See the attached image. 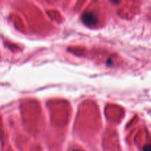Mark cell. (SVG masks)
Wrapping results in <instances>:
<instances>
[{"mask_svg": "<svg viewBox=\"0 0 151 151\" xmlns=\"http://www.w3.org/2000/svg\"><path fill=\"white\" fill-rule=\"evenodd\" d=\"M143 151H151V145L145 146L144 149H143Z\"/></svg>", "mask_w": 151, "mask_h": 151, "instance_id": "obj_2", "label": "cell"}, {"mask_svg": "<svg viewBox=\"0 0 151 151\" xmlns=\"http://www.w3.org/2000/svg\"><path fill=\"white\" fill-rule=\"evenodd\" d=\"M83 20L84 23L88 25H94L97 24V19L93 13H86L83 16Z\"/></svg>", "mask_w": 151, "mask_h": 151, "instance_id": "obj_1", "label": "cell"}, {"mask_svg": "<svg viewBox=\"0 0 151 151\" xmlns=\"http://www.w3.org/2000/svg\"><path fill=\"white\" fill-rule=\"evenodd\" d=\"M73 151H79V150H73Z\"/></svg>", "mask_w": 151, "mask_h": 151, "instance_id": "obj_3", "label": "cell"}]
</instances>
